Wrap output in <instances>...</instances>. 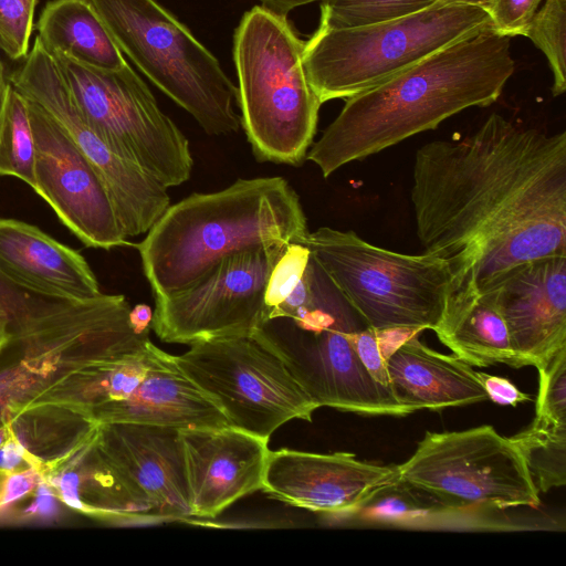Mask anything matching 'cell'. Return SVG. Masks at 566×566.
Segmentation results:
<instances>
[{
	"label": "cell",
	"instance_id": "cell-1",
	"mask_svg": "<svg viewBox=\"0 0 566 566\" xmlns=\"http://www.w3.org/2000/svg\"><path fill=\"white\" fill-rule=\"evenodd\" d=\"M410 199L423 252L452 273L448 304L484 294L524 264L566 255V133L492 113L416 151Z\"/></svg>",
	"mask_w": 566,
	"mask_h": 566
},
{
	"label": "cell",
	"instance_id": "cell-2",
	"mask_svg": "<svg viewBox=\"0 0 566 566\" xmlns=\"http://www.w3.org/2000/svg\"><path fill=\"white\" fill-rule=\"evenodd\" d=\"M514 70L511 38L489 25L346 98L306 159L327 178L465 108L493 104Z\"/></svg>",
	"mask_w": 566,
	"mask_h": 566
},
{
	"label": "cell",
	"instance_id": "cell-3",
	"mask_svg": "<svg viewBox=\"0 0 566 566\" xmlns=\"http://www.w3.org/2000/svg\"><path fill=\"white\" fill-rule=\"evenodd\" d=\"M306 217L283 177L238 179L169 206L136 249L155 297L175 294L232 254L275 243H303Z\"/></svg>",
	"mask_w": 566,
	"mask_h": 566
},
{
	"label": "cell",
	"instance_id": "cell-4",
	"mask_svg": "<svg viewBox=\"0 0 566 566\" xmlns=\"http://www.w3.org/2000/svg\"><path fill=\"white\" fill-rule=\"evenodd\" d=\"M305 42L286 17L254 6L233 35L240 124L259 161L298 166L322 105L303 63Z\"/></svg>",
	"mask_w": 566,
	"mask_h": 566
},
{
	"label": "cell",
	"instance_id": "cell-5",
	"mask_svg": "<svg viewBox=\"0 0 566 566\" xmlns=\"http://www.w3.org/2000/svg\"><path fill=\"white\" fill-rule=\"evenodd\" d=\"M311 274L310 301L290 315L266 318L253 335L283 359L318 408L369 416L412 413L364 368L353 337L368 325L312 254Z\"/></svg>",
	"mask_w": 566,
	"mask_h": 566
},
{
	"label": "cell",
	"instance_id": "cell-6",
	"mask_svg": "<svg viewBox=\"0 0 566 566\" xmlns=\"http://www.w3.org/2000/svg\"><path fill=\"white\" fill-rule=\"evenodd\" d=\"M302 244L375 331H433L441 321L452 286L442 260L395 252L329 227L308 232Z\"/></svg>",
	"mask_w": 566,
	"mask_h": 566
},
{
	"label": "cell",
	"instance_id": "cell-7",
	"mask_svg": "<svg viewBox=\"0 0 566 566\" xmlns=\"http://www.w3.org/2000/svg\"><path fill=\"white\" fill-rule=\"evenodd\" d=\"M491 24L485 9L434 4L398 19L346 29H317L303 63L321 103L349 98Z\"/></svg>",
	"mask_w": 566,
	"mask_h": 566
},
{
	"label": "cell",
	"instance_id": "cell-8",
	"mask_svg": "<svg viewBox=\"0 0 566 566\" xmlns=\"http://www.w3.org/2000/svg\"><path fill=\"white\" fill-rule=\"evenodd\" d=\"M115 43L209 135L240 128L238 88L218 59L156 0H90Z\"/></svg>",
	"mask_w": 566,
	"mask_h": 566
},
{
	"label": "cell",
	"instance_id": "cell-9",
	"mask_svg": "<svg viewBox=\"0 0 566 566\" xmlns=\"http://www.w3.org/2000/svg\"><path fill=\"white\" fill-rule=\"evenodd\" d=\"M51 55L81 115L112 150L166 188L190 178L193 160L187 137L128 63L102 71Z\"/></svg>",
	"mask_w": 566,
	"mask_h": 566
},
{
	"label": "cell",
	"instance_id": "cell-10",
	"mask_svg": "<svg viewBox=\"0 0 566 566\" xmlns=\"http://www.w3.org/2000/svg\"><path fill=\"white\" fill-rule=\"evenodd\" d=\"M175 360L230 426L265 440L287 421H312L318 408L283 359L253 334L198 340Z\"/></svg>",
	"mask_w": 566,
	"mask_h": 566
},
{
	"label": "cell",
	"instance_id": "cell-11",
	"mask_svg": "<svg viewBox=\"0 0 566 566\" xmlns=\"http://www.w3.org/2000/svg\"><path fill=\"white\" fill-rule=\"evenodd\" d=\"M399 479L455 511L536 507L539 491L516 444L492 426L430 432L397 465Z\"/></svg>",
	"mask_w": 566,
	"mask_h": 566
},
{
	"label": "cell",
	"instance_id": "cell-12",
	"mask_svg": "<svg viewBox=\"0 0 566 566\" xmlns=\"http://www.w3.org/2000/svg\"><path fill=\"white\" fill-rule=\"evenodd\" d=\"M290 243L224 258L188 287L155 297L151 329L165 343L250 335L266 319L270 274Z\"/></svg>",
	"mask_w": 566,
	"mask_h": 566
},
{
	"label": "cell",
	"instance_id": "cell-13",
	"mask_svg": "<svg viewBox=\"0 0 566 566\" xmlns=\"http://www.w3.org/2000/svg\"><path fill=\"white\" fill-rule=\"evenodd\" d=\"M25 98L51 115L95 168L127 238L146 233L170 206L167 188L112 150L81 115L53 56L38 38L22 65L8 76Z\"/></svg>",
	"mask_w": 566,
	"mask_h": 566
},
{
	"label": "cell",
	"instance_id": "cell-14",
	"mask_svg": "<svg viewBox=\"0 0 566 566\" xmlns=\"http://www.w3.org/2000/svg\"><path fill=\"white\" fill-rule=\"evenodd\" d=\"M27 101L35 145L34 191L86 247L129 244L95 168L51 115Z\"/></svg>",
	"mask_w": 566,
	"mask_h": 566
},
{
	"label": "cell",
	"instance_id": "cell-15",
	"mask_svg": "<svg viewBox=\"0 0 566 566\" xmlns=\"http://www.w3.org/2000/svg\"><path fill=\"white\" fill-rule=\"evenodd\" d=\"M93 441L102 459L155 521L192 518L180 429L97 423Z\"/></svg>",
	"mask_w": 566,
	"mask_h": 566
},
{
	"label": "cell",
	"instance_id": "cell-16",
	"mask_svg": "<svg viewBox=\"0 0 566 566\" xmlns=\"http://www.w3.org/2000/svg\"><path fill=\"white\" fill-rule=\"evenodd\" d=\"M398 479L397 465L365 462L354 453L280 449L269 452L261 490L292 506L350 514Z\"/></svg>",
	"mask_w": 566,
	"mask_h": 566
},
{
	"label": "cell",
	"instance_id": "cell-17",
	"mask_svg": "<svg viewBox=\"0 0 566 566\" xmlns=\"http://www.w3.org/2000/svg\"><path fill=\"white\" fill-rule=\"evenodd\" d=\"M491 292L506 324L517 368H546L566 347V255L524 264Z\"/></svg>",
	"mask_w": 566,
	"mask_h": 566
},
{
	"label": "cell",
	"instance_id": "cell-18",
	"mask_svg": "<svg viewBox=\"0 0 566 566\" xmlns=\"http://www.w3.org/2000/svg\"><path fill=\"white\" fill-rule=\"evenodd\" d=\"M192 517L214 518L262 489L269 440L232 426L180 429Z\"/></svg>",
	"mask_w": 566,
	"mask_h": 566
},
{
	"label": "cell",
	"instance_id": "cell-19",
	"mask_svg": "<svg viewBox=\"0 0 566 566\" xmlns=\"http://www.w3.org/2000/svg\"><path fill=\"white\" fill-rule=\"evenodd\" d=\"M92 422L207 428L230 426L220 408L163 350L158 361L125 400L88 412Z\"/></svg>",
	"mask_w": 566,
	"mask_h": 566
},
{
	"label": "cell",
	"instance_id": "cell-20",
	"mask_svg": "<svg viewBox=\"0 0 566 566\" xmlns=\"http://www.w3.org/2000/svg\"><path fill=\"white\" fill-rule=\"evenodd\" d=\"M405 338L386 357L389 387L411 412L441 410L488 400L480 371L455 355H444L417 337Z\"/></svg>",
	"mask_w": 566,
	"mask_h": 566
},
{
	"label": "cell",
	"instance_id": "cell-21",
	"mask_svg": "<svg viewBox=\"0 0 566 566\" xmlns=\"http://www.w3.org/2000/svg\"><path fill=\"white\" fill-rule=\"evenodd\" d=\"M0 271L54 294L80 300L102 294L82 254L38 227L15 219L0 218Z\"/></svg>",
	"mask_w": 566,
	"mask_h": 566
},
{
	"label": "cell",
	"instance_id": "cell-22",
	"mask_svg": "<svg viewBox=\"0 0 566 566\" xmlns=\"http://www.w3.org/2000/svg\"><path fill=\"white\" fill-rule=\"evenodd\" d=\"M38 39L50 53H60L102 71L127 64L90 0H51L36 22Z\"/></svg>",
	"mask_w": 566,
	"mask_h": 566
},
{
	"label": "cell",
	"instance_id": "cell-23",
	"mask_svg": "<svg viewBox=\"0 0 566 566\" xmlns=\"http://www.w3.org/2000/svg\"><path fill=\"white\" fill-rule=\"evenodd\" d=\"M433 332L471 366L505 364L517 368L506 324L491 291L448 304Z\"/></svg>",
	"mask_w": 566,
	"mask_h": 566
},
{
	"label": "cell",
	"instance_id": "cell-24",
	"mask_svg": "<svg viewBox=\"0 0 566 566\" xmlns=\"http://www.w3.org/2000/svg\"><path fill=\"white\" fill-rule=\"evenodd\" d=\"M459 512L398 479L375 493L350 515L371 524L407 526L444 520Z\"/></svg>",
	"mask_w": 566,
	"mask_h": 566
},
{
	"label": "cell",
	"instance_id": "cell-25",
	"mask_svg": "<svg viewBox=\"0 0 566 566\" xmlns=\"http://www.w3.org/2000/svg\"><path fill=\"white\" fill-rule=\"evenodd\" d=\"M0 176L35 188V145L27 98L12 85L0 120Z\"/></svg>",
	"mask_w": 566,
	"mask_h": 566
},
{
	"label": "cell",
	"instance_id": "cell-26",
	"mask_svg": "<svg viewBox=\"0 0 566 566\" xmlns=\"http://www.w3.org/2000/svg\"><path fill=\"white\" fill-rule=\"evenodd\" d=\"M511 440L524 457L538 491L547 492L566 484V431L528 426Z\"/></svg>",
	"mask_w": 566,
	"mask_h": 566
},
{
	"label": "cell",
	"instance_id": "cell-27",
	"mask_svg": "<svg viewBox=\"0 0 566 566\" xmlns=\"http://www.w3.org/2000/svg\"><path fill=\"white\" fill-rule=\"evenodd\" d=\"M438 0H322L317 29L361 27L409 15Z\"/></svg>",
	"mask_w": 566,
	"mask_h": 566
},
{
	"label": "cell",
	"instance_id": "cell-28",
	"mask_svg": "<svg viewBox=\"0 0 566 566\" xmlns=\"http://www.w3.org/2000/svg\"><path fill=\"white\" fill-rule=\"evenodd\" d=\"M524 36L546 56L553 73L552 93L562 95L566 90V0H544Z\"/></svg>",
	"mask_w": 566,
	"mask_h": 566
},
{
	"label": "cell",
	"instance_id": "cell-29",
	"mask_svg": "<svg viewBox=\"0 0 566 566\" xmlns=\"http://www.w3.org/2000/svg\"><path fill=\"white\" fill-rule=\"evenodd\" d=\"M531 426L539 429H566V347L548 366L538 370L535 417Z\"/></svg>",
	"mask_w": 566,
	"mask_h": 566
},
{
	"label": "cell",
	"instance_id": "cell-30",
	"mask_svg": "<svg viewBox=\"0 0 566 566\" xmlns=\"http://www.w3.org/2000/svg\"><path fill=\"white\" fill-rule=\"evenodd\" d=\"M35 6L36 0H0V51L11 60L29 53Z\"/></svg>",
	"mask_w": 566,
	"mask_h": 566
},
{
	"label": "cell",
	"instance_id": "cell-31",
	"mask_svg": "<svg viewBox=\"0 0 566 566\" xmlns=\"http://www.w3.org/2000/svg\"><path fill=\"white\" fill-rule=\"evenodd\" d=\"M311 252L302 243H290L274 265L265 291L268 316L295 290L304 276Z\"/></svg>",
	"mask_w": 566,
	"mask_h": 566
},
{
	"label": "cell",
	"instance_id": "cell-32",
	"mask_svg": "<svg viewBox=\"0 0 566 566\" xmlns=\"http://www.w3.org/2000/svg\"><path fill=\"white\" fill-rule=\"evenodd\" d=\"M544 0H490L485 8L491 28L509 38L525 34Z\"/></svg>",
	"mask_w": 566,
	"mask_h": 566
},
{
	"label": "cell",
	"instance_id": "cell-33",
	"mask_svg": "<svg viewBox=\"0 0 566 566\" xmlns=\"http://www.w3.org/2000/svg\"><path fill=\"white\" fill-rule=\"evenodd\" d=\"M353 346L369 376L378 384L389 387L380 333L366 326L354 334Z\"/></svg>",
	"mask_w": 566,
	"mask_h": 566
},
{
	"label": "cell",
	"instance_id": "cell-34",
	"mask_svg": "<svg viewBox=\"0 0 566 566\" xmlns=\"http://www.w3.org/2000/svg\"><path fill=\"white\" fill-rule=\"evenodd\" d=\"M41 484V473L35 468L22 471L0 470V512L21 500Z\"/></svg>",
	"mask_w": 566,
	"mask_h": 566
},
{
	"label": "cell",
	"instance_id": "cell-35",
	"mask_svg": "<svg viewBox=\"0 0 566 566\" xmlns=\"http://www.w3.org/2000/svg\"><path fill=\"white\" fill-rule=\"evenodd\" d=\"M481 380L490 400L515 407L520 402L532 400V397L518 390L507 378L481 373Z\"/></svg>",
	"mask_w": 566,
	"mask_h": 566
},
{
	"label": "cell",
	"instance_id": "cell-36",
	"mask_svg": "<svg viewBox=\"0 0 566 566\" xmlns=\"http://www.w3.org/2000/svg\"><path fill=\"white\" fill-rule=\"evenodd\" d=\"M52 484L56 488L65 504L77 510H85V504L80 493L81 480L78 474L74 472L64 473L62 476L55 478Z\"/></svg>",
	"mask_w": 566,
	"mask_h": 566
},
{
	"label": "cell",
	"instance_id": "cell-37",
	"mask_svg": "<svg viewBox=\"0 0 566 566\" xmlns=\"http://www.w3.org/2000/svg\"><path fill=\"white\" fill-rule=\"evenodd\" d=\"M25 454L27 451L20 442L13 439L7 440L0 448V470L15 471Z\"/></svg>",
	"mask_w": 566,
	"mask_h": 566
},
{
	"label": "cell",
	"instance_id": "cell-38",
	"mask_svg": "<svg viewBox=\"0 0 566 566\" xmlns=\"http://www.w3.org/2000/svg\"><path fill=\"white\" fill-rule=\"evenodd\" d=\"M129 322L138 334L149 335L153 322V311L147 304H137L129 312Z\"/></svg>",
	"mask_w": 566,
	"mask_h": 566
},
{
	"label": "cell",
	"instance_id": "cell-39",
	"mask_svg": "<svg viewBox=\"0 0 566 566\" xmlns=\"http://www.w3.org/2000/svg\"><path fill=\"white\" fill-rule=\"evenodd\" d=\"M54 511V496L46 489L41 488L38 491L36 499L34 503L25 510V514L28 515H39V516H48L51 515Z\"/></svg>",
	"mask_w": 566,
	"mask_h": 566
},
{
	"label": "cell",
	"instance_id": "cell-40",
	"mask_svg": "<svg viewBox=\"0 0 566 566\" xmlns=\"http://www.w3.org/2000/svg\"><path fill=\"white\" fill-rule=\"evenodd\" d=\"M261 7L283 17L295 8L322 0H258Z\"/></svg>",
	"mask_w": 566,
	"mask_h": 566
},
{
	"label": "cell",
	"instance_id": "cell-41",
	"mask_svg": "<svg viewBox=\"0 0 566 566\" xmlns=\"http://www.w3.org/2000/svg\"><path fill=\"white\" fill-rule=\"evenodd\" d=\"M11 87L9 77L6 75V70L2 61H0V120L3 115L8 94Z\"/></svg>",
	"mask_w": 566,
	"mask_h": 566
},
{
	"label": "cell",
	"instance_id": "cell-42",
	"mask_svg": "<svg viewBox=\"0 0 566 566\" xmlns=\"http://www.w3.org/2000/svg\"><path fill=\"white\" fill-rule=\"evenodd\" d=\"M490 0H438L436 4H464L485 9Z\"/></svg>",
	"mask_w": 566,
	"mask_h": 566
},
{
	"label": "cell",
	"instance_id": "cell-43",
	"mask_svg": "<svg viewBox=\"0 0 566 566\" xmlns=\"http://www.w3.org/2000/svg\"><path fill=\"white\" fill-rule=\"evenodd\" d=\"M9 433L6 428H0V448L4 444V442L8 440Z\"/></svg>",
	"mask_w": 566,
	"mask_h": 566
},
{
	"label": "cell",
	"instance_id": "cell-44",
	"mask_svg": "<svg viewBox=\"0 0 566 566\" xmlns=\"http://www.w3.org/2000/svg\"><path fill=\"white\" fill-rule=\"evenodd\" d=\"M8 342V337L7 335L4 334L1 325H0V347L6 343Z\"/></svg>",
	"mask_w": 566,
	"mask_h": 566
},
{
	"label": "cell",
	"instance_id": "cell-45",
	"mask_svg": "<svg viewBox=\"0 0 566 566\" xmlns=\"http://www.w3.org/2000/svg\"><path fill=\"white\" fill-rule=\"evenodd\" d=\"M0 61H1V59H0Z\"/></svg>",
	"mask_w": 566,
	"mask_h": 566
}]
</instances>
